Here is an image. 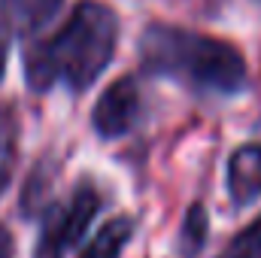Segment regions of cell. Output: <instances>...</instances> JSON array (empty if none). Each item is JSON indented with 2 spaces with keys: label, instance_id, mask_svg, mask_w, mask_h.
Here are the masks:
<instances>
[{
  "label": "cell",
  "instance_id": "6da1fadb",
  "mask_svg": "<svg viewBox=\"0 0 261 258\" xmlns=\"http://www.w3.org/2000/svg\"><path fill=\"white\" fill-rule=\"evenodd\" d=\"M119 46V15L100 0H82L67 21L46 40L28 43L24 82L31 91H49L64 85L67 91H88L100 73L113 64Z\"/></svg>",
  "mask_w": 261,
  "mask_h": 258
},
{
  "label": "cell",
  "instance_id": "7a4b0ae2",
  "mask_svg": "<svg viewBox=\"0 0 261 258\" xmlns=\"http://www.w3.org/2000/svg\"><path fill=\"white\" fill-rule=\"evenodd\" d=\"M140 64L149 76L173 79L197 94L231 97L249 82L237 46L176 24H149L140 37Z\"/></svg>",
  "mask_w": 261,
  "mask_h": 258
},
{
  "label": "cell",
  "instance_id": "3957f363",
  "mask_svg": "<svg viewBox=\"0 0 261 258\" xmlns=\"http://www.w3.org/2000/svg\"><path fill=\"white\" fill-rule=\"evenodd\" d=\"M100 207H103V197L91 183L76 186L64 203L49 207L40 237H37L34 258H67V252L73 246H79V240L85 237V231L94 222V216L100 213Z\"/></svg>",
  "mask_w": 261,
  "mask_h": 258
},
{
  "label": "cell",
  "instance_id": "277c9868",
  "mask_svg": "<svg viewBox=\"0 0 261 258\" xmlns=\"http://www.w3.org/2000/svg\"><path fill=\"white\" fill-rule=\"evenodd\" d=\"M143 116V91L137 76H122L113 85H107V91L100 94V100L91 110V125L97 131V137L103 140H119L137 128Z\"/></svg>",
  "mask_w": 261,
  "mask_h": 258
},
{
  "label": "cell",
  "instance_id": "5b68a950",
  "mask_svg": "<svg viewBox=\"0 0 261 258\" xmlns=\"http://www.w3.org/2000/svg\"><path fill=\"white\" fill-rule=\"evenodd\" d=\"M228 197L234 207H249L261 194V143H243L228 158Z\"/></svg>",
  "mask_w": 261,
  "mask_h": 258
},
{
  "label": "cell",
  "instance_id": "8992f818",
  "mask_svg": "<svg viewBox=\"0 0 261 258\" xmlns=\"http://www.w3.org/2000/svg\"><path fill=\"white\" fill-rule=\"evenodd\" d=\"M64 0H0L6 21L12 28L15 37H34L37 31H43L61 9Z\"/></svg>",
  "mask_w": 261,
  "mask_h": 258
},
{
  "label": "cell",
  "instance_id": "52a82bcc",
  "mask_svg": "<svg viewBox=\"0 0 261 258\" xmlns=\"http://www.w3.org/2000/svg\"><path fill=\"white\" fill-rule=\"evenodd\" d=\"M130 237H134V219L130 216H116L91 237V243L82 249L79 258H122Z\"/></svg>",
  "mask_w": 261,
  "mask_h": 258
},
{
  "label": "cell",
  "instance_id": "ba28073f",
  "mask_svg": "<svg viewBox=\"0 0 261 258\" xmlns=\"http://www.w3.org/2000/svg\"><path fill=\"white\" fill-rule=\"evenodd\" d=\"M18 158V116L12 107H0V197L6 192Z\"/></svg>",
  "mask_w": 261,
  "mask_h": 258
},
{
  "label": "cell",
  "instance_id": "9c48e42d",
  "mask_svg": "<svg viewBox=\"0 0 261 258\" xmlns=\"http://www.w3.org/2000/svg\"><path fill=\"white\" fill-rule=\"evenodd\" d=\"M206 231H210V222H206V207L203 203H192L189 213H186V222H182V231H179V252L186 258H195L203 243H206Z\"/></svg>",
  "mask_w": 261,
  "mask_h": 258
},
{
  "label": "cell",
  "instance_id": "30bf717a",
  "mask_svg": "<svg viewBox=\"0 0 261 258\" xmlns=\"http://www.w3.org/2000/svg\"><path fill=\"white\" fill-rule=\"evenodd\" d=\"M216 258H261V213L243 231H237Z\"/></svg>",
  "mask_w": 261,
  "mask_h": 258
},
{
  "label": "cell",
  "instance_id": "8fae6325",
  "mask_svg": "<svg viewBox=\"0 0 261 258\" xmlns=\"http://www.w3.org/2000/svg\"><path fill=\"white\" fill-rule=\"evenodd\" d=\"M12 40H15V34H12V28H9V21H6V12H3V6H0V79H3V70H6V55H9Z\"/></svg>",
  "mask_w": 261,
  "mask_h": 258
},
{
  "label": "cell",
  "instance_id": "7c38bea8",
  "mask_svg": "<svg viewBox=\"0 0 261 258\" xmlns=\"http://www.w3.org/2000/svg\"><path fill=\"white\" fill-rule=\"evenodd\" d=\"M0 258H12V234L0 228Z\"/></svg>",
  "mask_w": 261,
  "mask_h": 258
},
{
  "label": "cell",
  "instance_id": "4fadbf2b",
  "mask_svg": "<svg viewBox=\"0 0 261 258\" xmlns=\"http://www.w3.org/2000/svg\"><path fill=\"white\" fill-rule=\"evenodd\" d=\"M252 3H258V6H261V0H252Z\"/></svg>",
  "mask_w": 261,
  "mask_h": 258
}]
</instances>
